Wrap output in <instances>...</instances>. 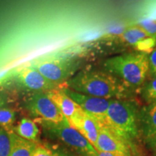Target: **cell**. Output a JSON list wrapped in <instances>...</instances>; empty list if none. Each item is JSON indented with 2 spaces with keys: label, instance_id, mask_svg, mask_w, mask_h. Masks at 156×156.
Instances as JSON below:
<instances>
[{
  "label": "cell",
  "instance_id": "21",
  "mask_svg": "<svg viewBox=\"0 0 156 156\" xmlns=\"http://www.w3.org/2000/svg\"><path fill=\"white\" fill-rule=\"evenodd\" d=\"M32 156H54L53 151L45 146L38 145Z\"/></svg>",
  "mask_w": 156,
  "mask_h": 156
},
{
  "label": "cell",
  "instance_id": "24",
  "mask_svg": "<svg viewBox=\"0 0 156 156\" xmlns=\"http://www.w3.org/2000/svg\"><path fill=\"white\" fill-rule=\"evenodd\" d=\"M97 156H127L122 155V154L114 153H107V152H98Z\"/></svg>",
  "mask_w": 156,
  "mask_h": 156
},
{
  "label": "cell",
  "instance_id": "23",
  "mask_svg": "<svg viewBox=\"0 0 156 156\" xmlns=\"http://www.w3.org/2000/svg\"><path fill=\"white\" fill-rule=\"evenodd\" d=\"M8 103V96L4 92L3 90L0 89V107L6 106Z\"/></svg>",
  "mask_w": 156,
  "mask_h": 156
},
{
  "label": "cell",
  "instance_id": "2",
  "mask_svg": "<svg viewBox=\"0 0 156 156\" xmlns=\"http://www.w3.org/2000/svg\"><path fill=\"white\" fill-rule=\"evenodd\" d=\"M103 66L108 73L132 87L142 85L149 73L148 56L141 52H132L109 58L104 62Z\"/></svg>",
  "mask_w": 156,
  "mask_h": 156
},
{
  "label": "cell",
  "instance_id": "5",
  "mask_svg": "<svg viewBox=\"0 0 156 156\" xmlns=\"http://www.w3.org/2000/svg\"><path fill=\"white\" fill-rule=\"evenodd\" d=\"M33 67L38 70L48 80L61 84L73 75L75 64L69 58L59 56H47L39 58L32 62Z\"/></svg>",
  "mask_w": 156,
  "mask_h": 156
},
{
  "label": "cell",
  "instance_id": "19",
  "mask_svg": "<svg viewBox=\"0 0 156 156\" xmlns=\"http://www.w3.org/2000/svg\"><path fill=\"white\" fill-rule=\"evenodd\" d=\"M139 26L145 30L148 35L156 38V20H143L139 23Z\"/></svg>",
  "mask_w": 156,
  "mask_h": 156
},
{
  "label": "cell",
  "instance_id": "17",
  "mask_svg": "<svg viewBox=\"0 0 156 156\" xmlns=\"http://www.w3.org/2000/svg\"><path fill=\"white\" fill-rule=\"evenodd\" d=\"M12 132L0 127V156H9L12 147Z\"/></svg>",
  "mask_w": 156,
  "mask_h": 156
},
{
  "label": "cell",
  "instance_id": "12",
  "mask_svg": "<svg viewBox=\"0 0 156 156\" xmlns=\"http://www.w3.org/2000/svg\"><path fill=\"white\" fill-rule=\"evenodd\" d=\"M142 130L147 141L156 136V103L144 107L140 113Z\"/></svg>",
  "mask_w": 156,
  "mask_h": 156
},
{
  "label": "cell",
  "instance_id": "3",
  "mask_svg": "<svg viewBox=\"0 0 156 156\" xmlns=\"http://www.w3.org/2000/svg\"><path fill=\"white\" fill-rule=\"evenodd\" d=\"M136 119V111L133 103L122 99H111L105 126L129 142L137 136Z\"/></svg>",
  "mask_w": 156,
  "mask_h": 156
},
{
  "label": "cell",
  "instance_id": "22",
  "mask_svg": "<svg viewBox=\"0 0 156 156\" xmlns=\"http://www.w3.org/2000/svg\"><path fill=\"white\" fill-rule=\"evenodd\" d=\"M54 156H76L71 151H68L65 148L58 147L56 149L52 150Z\"/></svg>",
  "mask_w": 156,
  "mask_h": 156
},
{
  "label": "cell",
  "instance_id": "1",
  "mask_svg": "<svg viewBox=\"0 0 156 156\" xmlns=\"http://www.w3.org/2000/svg\"><path fill=\"white\" fill-rule=\"evenodd\" d=\"M123 82L109 73L83 70L67 81L68 88L106 99H121L125 92Z\"/></svg>",
  "mask_w": 156,
  "mask_h": 156
},
{
  "label": "cell",
  "instance_id": "26",
  "mask_svg": "<svg viewBox=\"0 0 156 156\" xmlns=\"http://www.w3.org/2000/svg\"><path fill=\"white\" fill-rule=\"evenodd\" d=\"M81 156H95V155H81Z\"/></svg>",
  "mask_w": 156,
  "mask_h": 156
},
{
  "label": "cell",
  "instance_id": "16",
  "mask_svg": "<svg viewBox=\"0 0 156 156\" xmlns=\"http://www.w3.org/2000/svg\"><path fill=\"white\" fill-rule=\"evenodd\" d=\"M17 113L14 108L9 107H0V127L9 132H13V124L16 119Z\"/></svg>",
  "mask_w": 156,
  "mask_h": 156
},
{
  "label": "cell",
  "instance_id": "8",
  "mask_svg": "<svg viewBox=\"0 0 156 156\" xmlns=\"http://www.w3.org/2000/svg\"><path fill=\"white\" fill-rule=\"evenodd\" d=\"M95 150L98 152H107L130 156L129 142L117 135L106 126H101Z\"/></svg>",
  "mask_w": 156,
  "mask_h": 156
},
{
  "label": "cell",
  "instance_id": "25",
  "mask_svg": "<svg viewBox=\"0 0 156 156\" xmlns=\"http://www.w3.org/2000/svg\"><path fill=\"white\" fill-rule=\"evenodd\" d=\"M149 142L150 145L151 146V147H153V149H155L156 151V136H154L153 138H152L151 140H150L149 141H147Z\"/></svg>",
  "mask_w": 156,
  "mask_h": 156
},
{
  "label": "cell",
  "instance_id": "4",
  "mask_svg": "<svg viewBox=\"0 0 156 156\" xmlns=\"http://www.w3.org/2000/svg\"><path fill=\"white\" fill-rule=\"evenodd\" d=\"M40 123L50 136L58 140L68 147L80 153L81 155L97 156L98 153L88 140L71 125L67 119L57 123L44 120H41Z\"/></svg>",
  "mask_w": 156,
  "mask_h": 156
},
{
  "label": "cell",
  "instance_id": "9",
  "mask_svg": "<svg viewBox=\"0 0 156 156\" xmlns=\"http://www.w3.org/2000/svg\"><path fill=\"white\" fill-rule=\"evenodd\" d=\"M16 79L21 86L34 93L48 92L56 87L55 84L48 80L32 66L19 70Z\"/></svg>",
  "mask_w": 156,
  "mask_h": 156
},
{
  "label": "cell",
  "instance_id": "15",
  "mask_svg": "<svg viewBox=\"0 0 156 156\" xmlns=\"http://www.w3.org/2000/svg\"><path fill=\"white\" fill-rule=\"evenodd\" d=\"M120 39L124 43L133 46L134 47L142 41L152 37L148 35L145 30H143L139 25L129 27L125 29L119 36ZM154 38V37H153Z\"/></svg>",
  "mask_w": 156,
  "mask_h": 156
},
{
  "label": "cell",
  "instance_id": "7",
  "mask_svg": "<svg viewBox=\"0 0 156 156\" xmlns=\"http://www.w3.org/2000/svg\"><path fill=\"white\" fill-rule=\"evenodd\" d=\"M73 100L90 116L97 121L101 126H105L108 108L111 99L102 98L77 93L66 87L62 90Z\"/></svg>",
  "mask_w": 156,
  "mask_h": 156
},
{
  "label": "cell",
  "instance_id": "11",
  "mask_svg": "<svg viewBox=\"0 0 156 156\" xmlns=\"http://www.w3.org/2000/svg\"><path fill=\"white\" fill-rule=\"evenodd\" d=\"M48 97L54 101V103L61 111L62 114L67 119L68 121L71 119L77 113L82 109L73 100L64 93L62 90H52L48 91Z\"/></svg>",
  "mask_w": 156,
  "mask_h": 156
},
{
  "label": "cell",
  "instance_id": "10",
  "mask_svg": "<svg viewBox=\"0 0 156 156\" xmlns=\"http://www.w3.org/2000/svg\"><path fill=\"white\" fill-rule=\"evenodd\" d=\"M69 122L95 148L101 124L83 109H80Z\"/></svg>",
  "mask_w": 156,
  "mask_h": 156
},
{
  "label": "cell",
  "instance_id": "13",
  "mask_svg": "<svg viewBox=\"0 0 156 156\" xmlns=\"http://www.w3.org/2000/svg\"><path fill=\"white\" fill-rule=\"evenodd\" d=\"M13 132L23 139L36 142L40 129L35 122L28 118H23L15 126Z\"/></svg>",
  "mask_w": 156,
  "mask_h": 156
},
{
  "label": "cell",
  "instance_id": "18",
  "mask_svg": "<svg viewBox=\"0 0 156 156\" xmlns=\"http://www.w3.org/2000/svg\"><path fill=\"white\" fill-rule=\"evenodd\" d=\"M143 97L149 103H156V76L146 83L143 89Z\"/></svg>",
  "mask_w": 156,
  "mask_h": 156
},
{
  "label": "cell",
  "instance_id": "20",
  "mask_svg": "<svg viewBox=\"0 0 156 156\" xmlns=\"http://www.w3.org/2000/svg\"><path fill=\"white\" fill-rule=\"evenodd\" d=\"M149 59V72L153 77L156 76V46L148 56Z\"/></svg>",
  "mask_w": 156,
  "mask_h": 156
},
{
  "label": "cell",
  "instance_id": "6",
  "mask_svg": "<svg viewBox=\"0 0 156 156\" xmlns=\"http://www.w3.org/2000/svg\"><path fill=\"white\" fill-rule=\"evenodd\" d=\"M26 108L33 116L50 122H61L65 116L46 92L34 93L26 103Z\"/></svg>",
  "mask_w": 156,
  "mask_h": 156
},
{
  "label": "cell",
  "instance_id": "14",
  "mask_svg": "<svg viewBox=\"0 0 156 156\" xmlns=\"http://www.w3.org/2000/svg\"><path fill=\"white\" fill-rule=\"evenodd\" d=\"M12 147L9 156H32L38 145L35 142L29 141L11 132Z\"/></svg>",
  "mask_w": 156,
  "mask_h": 156
}]
</instances>
